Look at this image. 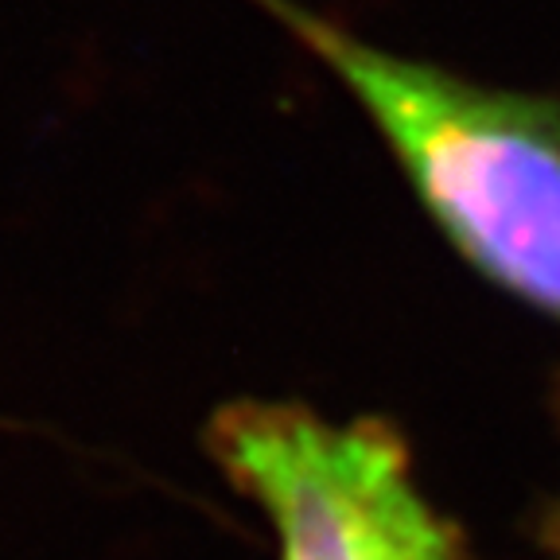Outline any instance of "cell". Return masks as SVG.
Masks as SVG:
<instances>
[{
	"label": "cell",
	"mask_w": 560,
	"mask_h": 560,
	"mask_svg": "<svg viewBox=\"0 0 560 560\" xmlns=\"http://www.w3.org/2000/svg\"><path fill=\"white\" fill-rule=\"evenodd\" d=\"M254 4L350 90L455 254L560 324V105L366 44L296 0Z\"/></svg>",
	"instance_id": "6da1fadb"
},
{
	"label": "cell",
	"mask_w": 560,
	"mask_h": 560,
	"mask_svg": "<svg viewBox=\"0 0 560 560\" xmlns=\"http://www.w3.org/2000/svg\"><path fill=\"white\" fill-rule=\"evenodd\" d=\"M210 459L257 502L280 560H467L464 529L420 490L401 432L296 401H230L202 429Z\"/></svg>",
	"instance_id": "7a4b0ae2"
},
{
	"label": "cell",
	"mask_w": 560,
	"mask_h": 560,
	"mask_svg": "<svg viewBox=\"0 0 560 560\" xmlns=\"http://www.w3.org/2000/svg\"><path fill=\"white\" fill-rule=\"evenodd\" d=\"M537 541H541V549L549 552V560H560V499L541 514V525H537Z\"/></svg>",
	"instance_id": "3957f363"
}]
</instances>
